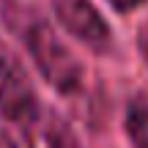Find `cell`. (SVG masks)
<instances>
[{
    "label": "cell",
    "mask_w": 148,
    "mask_h": 148,
    "mask_svg": "<svg viewBox=\"0 0 148 148\" xmlns=\"http://www.w3.org/2000/svg\"><path fill=\"white\" fill-rule=\"evenodd\" d=\"M5 19L16 30V36L22 38L25 49L30 52L38 74L55 90H60L63 96H74L82 88L79 60L71 55V49L58 38L52 25L38 11H30L25 5L14 3V0H5Z\"/></svg>",
    "instance_id": "1"
},
{
    "label": "cell",
    "mask_w": 148,
    "mask_h": 148,
    "mask_svg": "<svg viewBox=\"0 0 148 148\" xmlns=\"http://www.w3.org/2000/svg\"><path fill=\"white\" fill-rule=\"evenodd\" d=\"M52 11L63 30L93 52H107L112 47V30L90 0H52Z\"/></svg>",
    "instance_id": "2"
},
{
    "label": "cell",
    "mask_w": 148,
    "mask_h": 148,
    "mask_svg": "<svg viewBox=\"0 0 148 148\" xmlns=\"http://www.w3.org/2000/svg\"><path fill=\"white\" fill-rule=\"evenodd\" d=\"M14 126L27 148H82L69 121L44 101L27 110L19 121H14Z\"/></svg>",
    "instance_id": "3"
},
{
    "label": "cell",
    "mask_w": 148,
    "mask_h": 148,
    "mask_svg": "<svg viewBox=\"0 0 148 148\" xmlns=\"http://www.w3.org/2000/svg\"><path fill=\"white\" fill-rule=\"evenodd\" d=\"M38 93L27 77L25 66L5 44H0V112L11 123L38 104Z\"/></svg>",
    "instance_id": "4"
},
{
    "label": "cell",
    "mask_w": 148,
    "mask_h": 148,
    "mask_svg": "<svg viewBox=\"0 0 148 148\" xmlns=\"http://www.w3.org/2000/svg\"><path fill=\"white\" fill-rule=\"evenodd\" d=\"M123 129L132 148H148V99L134 96L126 104V115H123Z\"/></svg>",
    "instance_id": "5"
},
{
    "label": "cell",
    "mask_w": 148,
    "mask_h": 148,
    "mask_svg": "<svg viewBox=\"0 0 148 148\" xmlns=\"http://www.w3.org/2000/svg\"><path fill=\"white\" fill-rule=\"evenodd\" d=\"M107 3H110L115 11H123V14H126V11H134L137 5H143L145 0H107Z\"/></svg>",
    "instance_id": "6"
},
{
    "label": "cell",
    "mask_w": 148,
    "mask_h": 148,
    "mask_svg": "<svg viewBox=\"0 0 148 148\" xmlns=\"http://www.w3.org/2000/svg\"><path fill=\"white\" fill-rule=\"evenodd\" d=\"M137 41H140V52H143L145 60H148V25L140 30V38H137Z\"/></svg>",
    "instance_id": "7"
},
{
    "label": "cell",
    "mask_w": 148,
    "mask_h": 148,
    "mask_svg": "<svg viewBox=\"0 0 148 148\" xmlns=\"http://www.w3.org/2000/svg\"><path fill=\"white\" fill-rule=\"evenodd\" d=\"M0 148H14V145H11V143H8V140H5V137H3V134H0Z\"/></svg>",
    "instance_id": "8"
}]
</instances>
